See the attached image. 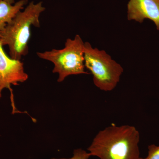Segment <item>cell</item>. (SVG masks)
<instances>
[{
    "mask_svg": "<svg viewBox=\"0 0 159 159\" xmlns=\"http://www.w3.org/2000/svg\"><path fill=\"white\" fill-rule=\"evenodd\" d=\"M0 42V99L2 92L7 89L11 93V101L12 113L17 112L14 101V96L11 85H19L25 82L29 78L25 72L24 64L20 60L12 59L6 54Z\"/></svg>",
    "mask_w": 159,
    "mask_h": 159,
    "instance_id": "obj_5",
    "label": "cell"
},
{
    "mask_svg": "<svg viewBox=\"0 0 159 159\" xmlns=\"http://www.w3.org/2000/svg\"><path fill=\"white\" fill-rule=\"evenodd\" d=\"M90 157L91 156L89 152H87L81 148H78L74 150L73 157L70 158H53L52 159H89Z\"/></svg>",
    "mask_w": 159,
    "mask_h": 159,
    "instance_id": "obj_8",
    "label": "cell"
},
{
    "mask_svg": "<svg viewBox=\"0 0 159 159\" xmlns=\"http://www.w3.org/2000/svg\"><path fill=\"white\" fill-rule=\"evenodd\" d=\"M139 159H159V145H151L148 146V154L145 158Z\"/></svg>",
    "mask_w": 159,
    "mask_h": 159,
    "instance_id": "obj_9",
    "label": "cell"
},
{
    "mask_svg": "<svg viewBox=\"0 0 159 159\" xmlns=\"http://www.w3.org/2000/svg\"><path fill=\"white\" fill-rule=\"evenodd\" d=\"M84 66L93 75L94 84L101 90L112 91L120 81L123 72L122 66L103 50L93 48L84 43Z\"/></svg>",
    "mask_w": 159,
    "mask_h": 159,
    "instance_id": "obj_4",
    "label": "cell"
},
{
    "mask_svg": "<svg viewBox=\"0 0 159 159\" xmlns=\"http://www.w3.org/2000/svg\"><path fill=\"white\" fill-rule=\"evenodd\" d=\"M45 10L42 2H31L6 25L0 37V42L3 46H8L11 58L20 60L22 56L29 53L31 27H40V16Z\"/></svg>",
    "mask_w": 159,
    "mask_h": 159,
    "instance_id": "obj_2",
    "label": "cell"
},
{
    "mask_svg": "<svg viewBox=\"0 0 159 159\" xmlns=\"http://www.w3.org/2000/svg\"><path fill=\"white\" fill-rule=\"evenodd\" d=\"M140 134L135 126L112 124L99 131L88 148L99 159H139Z\"/></svg>",
    "mask_w": 159,
    "mask_h": 159,
    "instance_id": "obj_1",
    "label": "cell"
},
{
    "mask_svg": "<svg viewBox=\"0 0 159 159\" xmlns=\"http://www.w3.org/2000/svg\"><path fill=\"white\" fill-rule=\"evenodd\" d=\"M27 3V0H20L14 4L0 1V37L8 23L19 11L24 9Z\"/></svg>",
    "mask_w": 159,
    "mask_h": 159,
    "instance_id": "obj_7",
    "label": "cell"
},
{
    "mask_svg": "<svg viewBox=\"0 0 159 159\" xmlns=\"http://www.w3.org/2000/svg\"><path fill=\"white\" fill-rule=\"evenodd\" d=\"M1 1H5V2H7L9 3V4H15V0H1Z\"/></svg>",
    "mask_w": 159,
    "mask_h": 159,
    "instance_id": "obj_10",
    "label": "cell"
},
{
    "mask_svg": "<svg viewBox=\"0 0 159 159\" xmlns=\"http://www.w3.org/2000/svg\"><path fill=\"white\" fill-rule=\"evenodd\" d=\"M127 19L140 23L150 20L159 31V0H129Z\"/></svg>",
    "mask_w": 159,
    "mask_h": 159,
    "instance_id": "obj_6",
    "label": "cell"
},
{
    "mask_svg": "<svg viewBox=\"0 0 159 159\" xmlns=\"http://www.w3.org/2000/svg\"><path fill=\"white\" fill-rule=\"evenodd\" d=\"M84 43L79 34L74 39H66L63 48L37 52L41 59L49 61L54 65L53 73L58 74L57 81L61 82L70 75L89 74L85 71Z\"/></svg>",
    "mask_w": 159,
    "mask_h": 159,
    "instance_id": "obj_3",
    "label": "cell"
}]
</instances>
